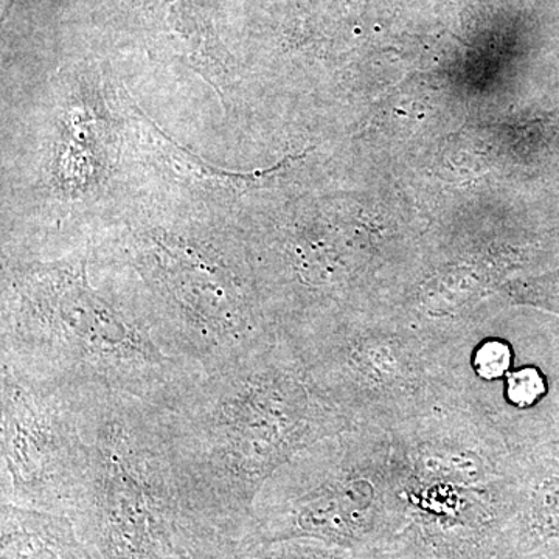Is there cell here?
<instances>
[{"label":"cell","instance_id":"5b68a950","mask_svg":"<svg viewBox=\"0 0 559 559\" xmlns=\"http://www.w3.org/2000/svg\"><path fill=\"white\" fill-rule=\"evenodd\" d=\"M3 498L57 507L79 500L87 466L80 390L28 380L0 364Z\"/></svg>","mask_w":559,"mask_h":559},{"label":"cell","instance_id":"277c9868","mask_svg":"<svg viewBox=\"0 0 559 559\" xmlns=\"http://www.w3.org/2000/svg\"><path fill=\"white\" fill-rule=\"evenodd\" d=\"M286 340L353 426L390 430L444 400L436 334L380 333L329 320Z\"/></svg>","mask_w":559,"mask_h":559},{"label":"cell","instance_id":"8992f818","mask_svg":"<svg viewBox=\"0 0 559 559\" xmlns=\"http://www.w3.org/2000/svg\"><path fill=\"white\" fill-rule=\"evenodd\" d=\"M390 487L389 430L352 426L294 455L259 496L288 507L304 528L353 533L367 524Z\"/></svg>","mask_w":559,"mask_h":559},{"label":"cell","instance_id":"7a4b0ae2","mask_svg":"<svg viewBox=\"0 0 559 559\" xmlns=\"http://www.w3.org/2000/svg\"><path fill=\"white\" fill-rule=\"evenodd\" d=\"M0 364L28 380L168 409L202 374L162 347L146 305L95 288L86 260L11 270Z\"/></svg>","mask_w":559,"mask_h":559},{"label":"cell","instance_id":"3957f363","mask_svg":"<svg viewBox=\"0 0 559 559\" xmlns=\"http://www.w3.org/2000/svg\"><path fill=\"white\" fill-rule=\"evenodd\" d=\"M444 400L469 412L520 455L559 437V347L509 326L439 334Z\"/></svg>","mask_w":559,"mask_h":559},{"label":"cell","instance_id":"6da1fadb","mask_svg":"<svg viewBox=\"0 0 559 559\" xmlns=\"http://www.w3.org/2000/svg\"><path fill=\"white\" fill-rule=\"evenodd\" d=\"M159 418L183 506L230 514L294 455L353 426L282 334L202 373Z\"/></svg>","mask_w":559,"mask_h":559}]
</instances>
